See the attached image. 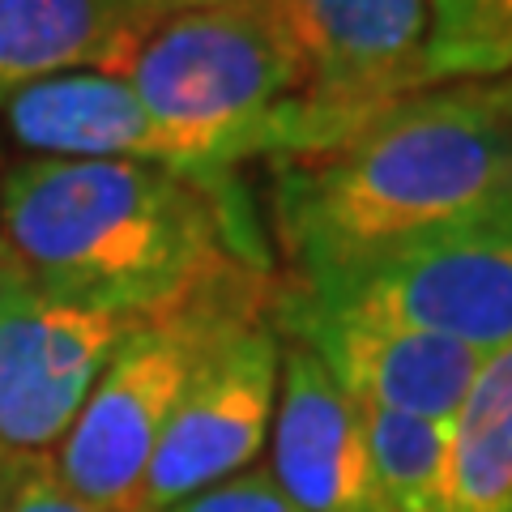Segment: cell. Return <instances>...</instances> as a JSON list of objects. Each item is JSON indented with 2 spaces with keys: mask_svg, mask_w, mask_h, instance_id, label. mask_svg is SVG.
<instances>
[{
  "mask_svg": "<svg viewBox=\"0 0 512 512\" xmlns=\"http://www.w3.org/2000/svg\"><path fill=\"white\" fill-rule=\"evenodd\" d=\"M0 244L35 291L146 320L231 269L269 274L244 184L205 188L120 158H26L0 175Z\"/></svg>",
  "mask_w": 512,
  "mask_h": 512,
  "instance_id": "6da1fadb",
  "label": "cell"
},
{
  "mask_svg": "<svg viewBox=\"0 0 512 512\" xmlns=\"http://www.w3.org/2000/svg\"><path fill=\"white\" fill-rule=\"evenodd\" d=\"M500 205H512V120L487 82L427 86L338 150L274 171V231L299 282Z\"/></svg>",
  "mask_w": 512,
  "mask_h": 512,
  "instance_id": "7a4b0ae2",
  "label": "cell"
},
{
  "mask_svg": "<svg viewBox=\"0 0 512 512\" xmlns=\"http://www.w3.org/2000/svg\"><path fill=\"white\" fill-rule=\"evenodd\" d=\"M124 77L205 188H235L248 158H299L303 60L269 0L150 22Z\"/></svg>",
  "mask_w": 512,
  "mask_h": 512,
  "instance_id": "3957f363",
  "label": "cell"
},
{
  "mask_svg": "<svg viewBox=\"0 0 512 512\" xmlns=\"http://www.w3.org/2000/svg\"><path fill=\"white\" fill-rule=\"evenodd\" d=\"M274 291V274L231 269L175 308L133 320L52 453L60 483L94 512H133L192 372L231 325L274 308Z\"/></svg>",
  "mask_w": 512,
  "mask_h": 512,
  "instance_id": "277c9868",
  "label": "cell"
},
{
  "mask_svg": "<svg viewBox=\"0 0 512 512\" xmlns=\"http://www.w3.org/2000/svg\"><path fill=\"white\" fill-rule=\"evenodd\" d=\"M329 308L440 333L483 359L512 346V205L461 218L338 278L299 282Z\"/></svg>",
  "mask_w": 512,
  "mask_h": 512,
  "instance_id": "5b68a950",
  "label": "cell"
},
{
  "mask_svg": "<svg viewBox=\"0 0 512 512\" xmlns=\"http://www.w3.org/2000/svg\"><path fill=\"white\" fill-rule=\"evenodd\" d=\"M303 60L299 158L338 150L427 90L431 0H269Z\"/></svg>",
  "mask_w": 512,
  "mask_h": 512,
  "instance_id": "8992f818",
  "label": "cell"
},
{
  "mask_svg": "<svg viewBox=\"0 0 512 512\" xmlns=\"http://www.w3.org/2000/svg\"><path fill=\"white\" fill-rule=\"evenodd\" d=\"M278 384L282 333L265 308L231 325L192 372L133 512H167L252 470L274 431Z\"/></svg>",
  "mask_w": 512,
  "mask_h": 512,
  "instance_id": "52a82bcc",
  "label": "cell"
},
{
  "mask_svg": "<svg viewBox=\"0 0 512 512\" xmlns=\"http://www.w3.org/2000/svg\"><path fill=\"white\" fill-rule=\"evenodd\" d=\"M274 325L282 338L308 346L359 406L431 423L457 419L487 363L478 350L448 342L440 333L372 312L329 308L295 282L274 291Z\"/></svg>",
  "mask_w": 512,
  "mask_h": 512,
  "instance_id": "ba28073f",
  "label": "cell"
},
{
  "mask_svg": "<svg viewBox=\"0 0 512 512\" xmlns=\"http://www.w3.org/2000/svg\"><path fill=\"white\" fill-rule=\"evenodd\" d=\"M128 320L30 291L0 316V444L52 457L77 423Z\"/></svg>",
  "mask_w": 512,
  "mask_h": 512,
  "instance_id": "9c48e42d",
  "label": "cell"
},
{
  "mask_svg": "<svg viewBox=\"0 0 512 512\" xmlns=\"http://www.w3.org/2000/svg\"><path fill=\"white\" fill-rule=\"evenodd\" d=\"M269 474L303 512H384L359 402L295 338H282Z\"/></svg>",
  "mask_w": 512,
  "mask_h": 512,
  "instance_id": "30bf717a",
  "label": "cell"
},
{
  "mask_svg": "<svg viewBox=\"0 0 512 512\" xmlns=\"http://www.w3.org/2000/svg\"><path fill=\"white\" fill-rule=\"evenodd\" d=\"M5 128L35 158H120L184 175L175 141L137 99L124 73H60L22 90L5 107Z\"/></svg>",
  "mask_w": 512,
  "mask_h": 512,
  "instance_id": "8fae6325",
  "label": "cell"
},
{
  "mask_svg": "<svg viewBox=\"0 0 512 512\" xmlns=\"http://www.w3.org/2000/svg\"><path fill=\"white\" fill-rule=\"evenodd\" d=\"M146 30L133 0H0V107L60 73H124Z\"/></svg>",
  "mask_w": 512,
  "mask_h": 512,
  "instance_id": "7c38bea8",
  "label": "cell"
},
{
  "mask_svg": "<svg viewBox=\"0 0 512 512\" xmlns=\"http://www.w3.org/2000/svg\"><path fill=\"white\" fill-rule=\"evenodd\" d=\"M448 512H512V346L483 363L448 427Z\"/></svg>",
  "mask_w": 512,
  "mask_h": 512,
  "instance_id": "4fadbf2b",
  "label": "cell"
},
{
  "mask_svg": "<svg viewBox=\"0 0 512 512\" xmlns=\"http://www.w3.org/2000/svg\"><path fill=\"white\" fill-rule=\"evenodd\" d=\"M363 410L384 512H448V427L376 406Z\"/></svg>",
  "mask_w": 512,
  "mask_h": 512,
  "instance_id": "5bb4252c",
  "label": "cell"
},
{
  "mask_svg": "<svg viewBox=\"0 0 512 512\" xmlns=\"http://www.w3.org/2000/svg\"><path fill=\"white\" fill-rule=\"evenodd\" d=\"M512 73V0H431L427 86Z\"/></svg>",
  "mask_w": 512,
  "mask_h": 512,
  "instance_id": "9a60e30c",
  "label": "cell"
},
{
  "mask_svg": "<svg viewBox=\"0 0 512 512\" xmlns=\"http://www.w3.org/2000/svg\"><path fill=\"white\" fill-rule=\"evenodd\" d=\"M167 512H303V508L274 483V474L252 466L244 474L227 478V483H218L210 491L192 495L184 504L167 508Z\"/></svg>",
  "mask_w": 512,
  "mask_h": 512,
  "instance_id": "2e32d148",
  "label": "cell"
},
{
  "mask_svg": "<svg viewBox=\"0 0 512 512\" xmlns=\"http://www.w3.org/2000/svg\"><path fill=\"white\" fill-rule=\"evenodd\" d=\"M0 512H94V508L60 483L52 457H30Z\"/></svg>",
  "mask_w": 512,
  "mask_h": 512,
  "instance_id": "e0dca14e",
  "label": "cell"
},
{
  "mask_svg": "<svg viewBox=\"0 0 512 512\" xmlns=\"http://www.w3.org/2000/svg\"><path fill=\"white\" fill-rule=\"evenodd\" d=\"M30 291V278H26V269L13 261L9 252H0V316H5L13 303H18L22 295Z\"/></svg>",
  "mask_w": 512,
  "mask_h": 512,
  "instance_id": "ac0fdd59",
  "label": "cell"
},
{
  "mask_svg": "<svg viewBox=\"0 0 512 512\" xmlns=\"http://www.w3.org/2000/svg\"><path fill=\"white\" fill-rule=\"evenodd\" d=\"M150 22L158 18H175V13H197V9H218V5H235V0H133Z\"/></svg>",
  "mask_w": 512,
  "mask_h": 512,
  "instance_id": "d6986e66",
  "label": "cell"
},
{
  "mask_svg": "<svg viewBox=\"0 0 512 512\" xmlns=\"http://www.w3.org/2000/svg\"><path fill=\"white\" fill-rule=\"evenodd\" d=\"M26 461L30 457H18V453H9V448L0 444V504L9 500V491H13V483H18V474L26 470Z\"/></svg>",
  "mask_w": 512,
  "mask_h": 512,
  "instance_id": "ffe728a7",
  "label": "cell"
},
{
  "mask_svg": "<svg viewBox=\"0 0 512 512\" xmlns=\"http://www.w3.org/2000/svg\"><path fill=\"white\" fill-rule=\"evenodd\" d=\"M487 86H491V94H495V103L504 107V116L512 120V73L500 77V82H487Z\"/></svg>",
  "mask_w": 512,
  "mask_h": 512,
  "instance_id": "44dd1931",
  "label": "cell"
},
{
  "mask_svg": "<svg viewBox=\"0 0 512 512\" xmlns=\"http://www.w3.org/2000/svg\"><path fill=\"white\" fill-rule=\"evenodd\" d=\"M0 252H5V244H0Z\"/></svg>",
  "mask_w": 512,
  "mask_h": 512,
  "instance_id": "7402d4cb",
  "label": "cell"
}]
</instances>
